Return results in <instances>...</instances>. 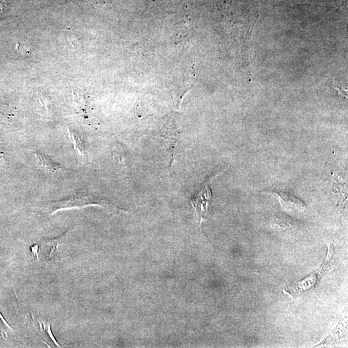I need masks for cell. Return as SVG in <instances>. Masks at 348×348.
<instances>
[{"label": "cell", "instance_id": "277c9868", "mask_svg": "<svg viewBox=\"0 0 348 348\" xmlns=\"http://www.w3.org/2000/svg\"><path fill=\"white\" fill-rule=\"evenodd\" d=\"M68 138L72 144L74 145L76 154L80 158L84 156L85 152L84 147V141L83 136L77 130L68 128Z\"/></svg>", "mask_w": 348, "mask_h": 348}, {"label": "cell", "instance_id": "6da1fadb", "mask_svg": "<svg viewBox=\"0 0 348 348\" xmlns=\"http://www.w3.org/2000/svg\"><path fill=\"white\" fill-rule=\"evenodd\" d=\"M93 205L103 208L120 209L106 199L95 196L86 190H82L73 196L59 201H50L45 204V208L50 214L66 209L82 208Z\"/></svg>", "mask_w": 348, "mask_h": 348}, {"label": "cell", "instance_id": "8992f818", "mask_svg": "<svg viewBox=\"0 0 348 348\" xmlns=\"http://www.w3.org/2000/svg\"><path fill=\"white\" fill-rule=\"evenodd\" d=\"M8 328H11L9 326L7 325L6 323L5 319H3V317L0 314V335H6V330Z\"/></svg>", "mask_w": 348, "mask_h": 348}, {"label": "cell", "instance_id": "3957f363", "mask_svg": "<svg viewBox=\"0 0 348 348\" xmlns=\"http://www.w3.org/2000/svg\"><path fill=\"white\" fill-rule=\"evenodd\" d=\"M34 157L40 168L43 169L45 172L54 173L61 169L60 164L54 162L50 157L43 154L40 151H36L34 152Z\"/></svg>", "mask_w": 348, "mask_h": 348}, {"label": "cell", "instance_id": "5b68a950", "mask_svg": "<svg viewBox=\"0 0 348 348\" xmlns=\"http://www.w3.org/2000/svg\"><path fill=\"white\" fill-rule=\"evenodd\" d=\"M280 198L281 202L283 203L285 206L290 207V208H304V205L299 201L298 199L293 198L289 194H286V193H277Z\"/></svg>", "mask_w": 348, "mask_h": 348}, {"label": "cell", "instance_id": "7a4b0ae2", "mask_svg": "<svg viewBox=\"0 0 348 348\" xmlns=\"http://www.w3.org/2000/svg\"><path fill=\"white\" fill-rule=\"evenodd\" d=\"M212 198V193L208 183H206L201 190L193 196L192 206H194L195 212L200 223L203 219H206V216H208Z\"/></svg>", "mask_w": 348, "mask_h": 348}]
</instances>
